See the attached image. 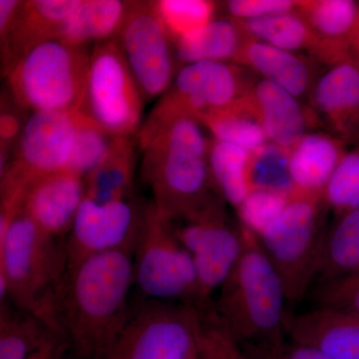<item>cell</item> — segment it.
<instances>
[{
    "mask_svg": "<svg viewBox=\"0 0 359 359\" xmlns=\"http://www.w3.org/2000/svg\"><path fill=\"white\" fill-rule=\"evenodd\" d=\"M205 132L193 116L157 104L136 135L142 181L156 210L170 221L223 199L212 181Z\"/></svg>",
    "mask_w": 359,
    "mask_h": 359,
    "instance_id": "obj_1",
    "label": "cell"
},
{
    "mask_svg": "<svg viewBox=\"0 0 359 359\" xmlns=\"http://www.w3.org/2000/svg\"><path fill=\"white\" fill-rule=\"evenodd\" d=\"M133 252L134 247L110 250L66 269L58 321L80 359H103L131 316Z\"/></svg>",
    "mask_w": 359,
    "mask_h": 359,
    "instance_id": "obj_2",
    "label": "cell"
},
{
    "mask_svg": "<svg viewBox=\"0 0 359 359\" xmlns=\"http://www.w3.org/2000/svg\"><path fill=\"white\" fill-rule=\"evenodd\" d=\"M65 273V245L22 212L0 237V302L8 301L63 335L57 299Z\"/></svg>",
    "mask_w": 359,
    "mask_h": 359,
    "instance_id": "obj_3",
    "label": "cell"
},
{
    "mask_svg": "<svg viewBox=\"0 0 359 359\" xmlns=\"http://www.w3.org/2000/svg\"><path fill=\"white\" fill-rule=\"evenodd\" d=\"M242 229L244 250L219 289L212 309L242 346L280 341L287 337L289 318L282 280L257 236L244 226Z\"/></svg>",
    "mask_w": 359,
    "mask_h": 359,
    "instance_id": "obj_4",
    "label": "cell"
},
{
    "mask_svg": "<svg viewBox=\"0 0 359 359\" xmlns=\"http://www.w3.org/2000/svg\"><path fill=\"white\" fill-rule=\"evenodd\" d=\"M90 55L59 39L35 47L6 73V89L27 112H76L83 106Z\"/></svg>",
    "mask_w": 359,
    "mask_h": 359,
    "instance_id": "obj_5",
    "label": "cell"
},
{
    "mask_svg": "<svg viewBox=\"0 0 359 359\" xmlns=\"http://www.w3.org/2000/svg\"><path fill=\"white\" fill-rule=\"evenodd\" d=\"M327 210L323 195L294 192L257 237L282 280L289 306L302 302L314 285Z\"/></svg>",
    "mask_w": 359,
    "mask_h": 359,
    "instance_id": "obj_6",
    "label": "cell"
},
{
    "mask_svg": "<svg viewBox=\"0 0 359 359\" xmlns=\"http://www.w3.org/2000/svg\"><path fill=\"white\" fill-rule=\"evenodd\" d=\"M134 285L146 301L195 302L197 275L192 257L173 226L148 201L133 252Z\"/></svg>",
    "mask_w": 359,
    "mask_h": 359,
    "instance_id": "obj_7",
    "label": "cell"
},
{
    "mask_svg": "<svg viewBox=\"0 0 359 359\" xmlns=\"http://www.w3.org/2000/svg\"><path fill=\"white\" fill-rule=\"evenodd\" d=\"M224 200L200 211L171 221L175 235L192 257L197 275L194 306L200 311L212 308V294L226 282L244 250V231L231 221Z\"/></svg>",
    "mask_w": 359,
    "mask_h": 359,
    "instance_id": "obj_8",
    "label": "cell"
},
{
    "mask_svg": "<svg viewBox=\"0 0 359 359\" xmlns=\"http://www.w3.org/2000/svg\"><path fill=\"white\" fill-rule=\"evenodd\" d=\"M200 320L192 304L146 301L132 311L103 359H195Z\"/></svg>",
    "mask_w": 359,
    "mask_h": 359,
    "instance_id": "obj_9",
    "label": "cell"
},
{
    "mask_svg": "<svg viewBox=\"0 0 359 359\" xmlns=\"http://www.w3.org/2000/svg\"><path fill=\"white\" fill-rule=\"evenodd\" d=\"M145 101L115 39L94 45L82 112L112 136L133 137Z\"/></svg>",
    "mask_w": 359,
    "mask_h": 359,
    "instance_id": "obj_10",
    "label": "cell"
},
{
    "mask_svg": "<svg viewBox=\"0 0 359 359\" xmlns=\"http://www.w3.org/2000/svg\"><path fill=\"white\" fill-rule=\"evenodd\" d=\"M78 113H30L8 164L0 172V185L28 192L39 179L67 171L74 147Z\"/></svg>",
    "mask_w": 359,
    "mask_h": 359,
    "instance_id": "obj_11",
    "label": "cell"
},
{
    "mask_svg": "<svg viewBox=\"0 0 359 359\" xmlns=\"http://www.w3.org/2000/svg\"><path fill=\"white\" fill-rule=\"evenodd\" d=\"M146 101L162 97L179 69L173 39L153 1H128L115 37Z\"/></svg>",
    "mask_w": 359,
    "mask_h": 359,
    "instance_id": "obj_12",
    "label": "cell"
},
{
    "mask_svg": "<svg viewBox=\"0 0 359 359\" xmlns=\"http://www.w3.org/2000/svg\"><path fill=\"white\" fill-rule=\"evenodd\" d=\"M257 77L233 62L201 61L181 66L158 105L201 120L244 98Z\"/></svg>",
    "mask_w": 359,
    "mask_h": 359,
    "instance_id": "obj_13",
    "label": "cell"
},
{
    "mask_svg": "<svg viewBox=\"0 0 359 359\" xmlns=\"http://www.w3.org/2000/svg\"><path fill=\"white\" fill-rule=\"evenodd\" d=\"M146 205L134 198L108 204L84 199L66 237V269L103 252L135 247Z\"/></svg>",
    "mask_w": 359,
    "mask_h": 359,
    "instance_id": "obj_14",
    "label": "cell"
},
{
    "mask_svg": "<svg viewBox=\"0 0 359 359\" xmlns=\"http://www.w3.org/2000/svg\"><path fill=\"white\" fill-rule=\"evenodd\" d=\"M308 101L330 133L346 142L359 138V65L353 59L321 70Z\"/></svg>",
    "mask_w": 359,
    "mask_h": 359,
    "instance_id": "obj_15",
    "label": "cell"
},
{
    "mask_svg": "<svg viewBox=\"0 0 359 359\" xmlns=\"http://www.w3.org/2000/svg\"><path fill=\"white\" fill-rule=\"evenodd\" d=\"M79 4L80 0L23 1L13 29L0 40L2 76L35 47L62 39L66 23Z\"/></svg>",
    "mask_w": 359,
    "mask_h": 359,
    "instance_id": "obj_16",
    "label": "cell"
},
{
    "mask_svg": "<svg viewBox=\"0 0 359 359\" xmlns=\"http://www.w3.org/2000/svg\"><path fill=\"white\" fill-rule=\"evenodd\" d=\"M297 13L316 39L313 58L327 67L353 59V40L359 16L354 0H301Z\"/></svg>",
    "mask_w": 359,
    "mask_h": 359,
    "instance_id": "obj_17",
    "label": "cell"
},
{
    "mask_svg": "<svg viewBox=\"0 0 359 359\" xmlns=\"http://www.w3.org/2000/svg\"><path fill=\"white\" fill-rule=\"evenodd\" d=\"M285 334L332 359H359V314L314 306L297 316L289 314Z\"/></svg>",
    "mask_w": 359,
    "mask_h": 359,
    "instance_id": "obj_18",
    "label": "cell"
},
{
    "mask_svg": "<svg viewBox=\"0 0 359 359\" xmlns=\"http://www.w3.org/2000/svg\"><path fill=\"white\" fill-rule=\"evenodd\" d=\"M84 198V179L69 171L58 172L30 187L23 212L45 233L62 238L72 229Z\"/></svg>",
    "mask_w": 359,
    "mask_h": 359,
    "instance_id": "obj_19",
    "label": "cell"
},
{
    "mask_svg": "<svg viewBox=\"0 0 359 359\" xmlns=\"http://www.w3.org/2000/svg\"><path fill=\"white\" fill-rule=\"evenodd\" d=\"M236 63L301 101L308 100L323 66L306 54L283 50L252 37L245 41Z\"/></svg>",
    "mask_w": 359,
    "mask_h": 359,
    "instance_id": "obj_20",
    "label": "cell"
},
{
    "mask_svg": "<svg viewBox=\"0 0 359 359\" xmlns=\"http://www.w3.org/2000/svg\"><path fill=\"white\" fill-rule=\"evenodd\" d=\"M269 142L290 149L313 127L318 119L309 106L278 85L257 78L250 91Z\"/></svg>",
    "mask_w": 359,
    "mask_h": 359,
    "instance_id": "obj_21",
    "label": "cell"
},
{
    "mask_svg": "<svg viewBox=\"0 0 359 359\" xmlns=\"http://www.w3.org/2000/svg\"><path fill=\"white\" fill-rule=\"evenodd\" d=\"M346 141L332 133L311 131L290 149L294 192L323 195L335 169L346 154Z\"/></svg>",
    "mask_w": 359,
    "mask_h": 359,
    "instance_id": "obj_22",
    "label": "cell"
},
{
    "mask_svg": "<svg viewBox=\"0 0 359 359\" xmlns=\"http://www.w3.org/2000/svg\"><path fill=\"white\" fill-rule=\"evenodd\" d=\"M115 137L102 160L84 177V199L108 204L133 198L138 142Z\"/></svg>",
    "mask_w": 359,
    "mask_h": 359,
    "instance_id": "obj_23",
    "label": "cell"
},
{
    "mask_svg": "<svg viewBox=\"0 0 359 359\" xmlns=\"http://www.w3.org/2000/svg\"><path fill=\"white\" fill-rule=\"evenodd\" d=\"M249 37L240 21L230 16L216 18L199 32L175 43L179 68L201 61L236 63Z\"/></svg>",
    "mask_w": 359,
    "mask_h": 359,
    "instance_id": "obj_24",
    "label": "cell"
},
{
    "mask_svg": "<svg viewBox=\"0 0 359 359\" xmlns=\"http://www.w3.org/2000/svg\"><path fill=\"white\" fill-rule=\"evenodd\" d=\"M359 273V210L337 217L325 231L314 285Z\"/></svg>",
    "mask_w": 359,
    "mask_h": 359,
    "instance_id": "obj_25",
    "label": "cell"
},
{
    "mask_svg": "<svg viewBox=\"0 0 359 359\" xmlns=\"http://www.w3.org/2000/svg\"><path fill=\"white\" fill-rule=\"evenodd\" d=\"M127 2L119 0H80L66 23L62 40L85 46L114 39L126 14Z\"/></svg>",
    "mask_w": 359,
    "mask_h": 359,
    "instance_id": "obj_26",
    "label": "cell"
},
{
    "mask_svg": "<svg viewBox=\"0 0 359 359\" xmlns=\"http://www.w3.org/2000/svg\"><path fill=\"white\" fill-rule=\"evenodd\" d=\"M209 162L219 196L237 210L252 191L250 151L211 137Z\"/></svg>",
    "mask_w": 359,
    "mask_h": 359,
    "instance_id": "obj_27",
    "label": "cell"
},
{
    "mask_svg": "<svg viewBox=\"0 0 359 359\" xmlns=\"http://www.w3.org/2000/svg\"><path fill=\"white\" fill-rule=\"evenodd\" d=\"M200 122L212 138L240 146L250 152L269 142L250 92L231 107L207 116Z\"/></svg>",
    "mask_w": 359,
    "mask_h": 359,
    "instance_id": "obj_28",
    "label": "cell"
},
{
    "mask_svg": "<svg viewBox=\"0 0 359 359\" xmlns=\"http://www.w3.org/2000/svg\"><path fill=\"white\" fill-rule=\"evenodd\" d=\"M240 22L252 39L283 50L304 53L313 57L316 39L308 23L297 9Z\"/></svg>",
    "mask_w": 359,
    "mask_h": 359,
    "instance_id": "obj_29",
    "label": "cell"
},
{
    "mask_svg": "<svg viewBox=\"0 0 359 359\" xmlns=\"http://www.w3.org/2000/svg\"><path fill=\"white\" fill-rule=\"evenodd\" d=\"M52 334L32 314L8 301L0 306V359H27Z\"/></svg>",
    "mask_w": 359,
    "mask_h": 359,
    "instance_id": "obj_30",
    "label": "cell"
},
{
    "mask_svg": "<svg viewBox=\"0 0 359 359\" xmlns=\"http://www.w3.org/2000/svg\"><path fill=\"white\" fill-rule=\"evenodd\" d=\"M153 4L174 43L199 32L218 13L217 2L210 0H158Z\"/></svg>",
    "mask_w": 359,
    "mask_h": 359,
    "instance_id": "obj_31",
    "label": "cell"
},
{
    "mask_svg": "<svg viewBox=\"0 0 359 359\" xmlns=\"http://www.w3.org/2000/svg\"><path fill=\"white\" fill-rule=\"evenodd\" d=\"M250 178L252 190L268 189L292 195L290 149L268 142L250 152Z\"/></svg>",
    "mask_w": 359,
    "mask_h": 359,
    "instance_id": "obj_32",
    "label": "cell"
},
{
    "mask_svg": "<svg viewBox=\"0 0 359 359\" xmlns=\"http://www.w3.org/2000/svg\"><path fill=\"white\" fill-rule=\"evenodd\" d=\"M115 137L81 110L78 113L74 147L67 171L84 177L103 159Z\"/></svg>",
    "mask_w": 359,
    "mask_h": 359,
    "instance_id": "obj_33",
    "label": "cell"
},
{
    "mask_svg": "<svg viewBox=\"0 0 359 359\" xmlns=\"http://www.w3.org/2000/svg\"><path fill=\"white\" fill-rule=\"evenodd\" d=\"M332 174L323 197L335 217L359 210V138Z\"/></svg>",
    "mask_w": 359,
    "mask_h": 359,
    "instance_id": "obj_34",
    "label": "cell"
},
{
    "mask_svg": "<svg viewBox=\"0 0 359 359\" xmlns=\"http://www.w3.org/2000/svg\"><path fill=\"white\" fill-rule=\"evenodd\" d=\"M200 313V327L196 341L197 359H250L212 306Z\"/></svg>",
    "mask_w": 359,
    "mask_h": 359,
    "instance_id": "obj_35",
    "label": "cell"
},
{
    "mask_svg": "<svg viewBox=\"0 0 359 359\" xmlns=\"http://www.w3.org/2000/svg\"><path fill=\"white\" fill-rule=\"evenodd\" d=\"M290 196L268 189H252L238 208V222L257 237L283 212Z\"/></svg>",
    "mask_w": 359,
    "mask_h": 359,
    "instance_id": "obj_36",
    "label": "cell"
},
{
    "mask_svg": "<svg viewBox=\"0 0 359 359\" xmlns=\"http://www.w3.org/2000/svg\"><path fill=\"white\" fill-rule=\"evenodd\" d=\"M313 292L316 306L359 314V273L316 285Z\"/></svg>",
    "mask_w": 359,
    "mask_h": 359,
    "instance_id": "obj_37",
    "label": "cell"
},
{
    "mask_svg": "<svg viewBox=\"0 0 359 359\" xmlns=\"http://www.w3.org/2000/svg\"><path fill=\"white\" fill-rule=\"evenodd\" d=\"M27 111L14 101L9 92H2L0 109V172L4 171L27 121Z\"/></svg>",
    "mask_w": 359,
    "mask_h": 359,
    "instance_id": "obj_38",
    "label": "cell"
},
{
    "mask_svg": "<svg viewBox=\"0 0 359 359\" xmlns=\"http://www.w3.org/2000/svg\"><path fill=\"white\" fill-rule=\"evenodd\" d=\"M242 347L250 359H332L318 349L287 337L280 341L243 344Z\"/></svg>",
    "mask_w": 359,
    "mask_h": 359,
    "instance_id": "obj_39",
    "label": "cell"
},
{
    "mask_svg": "<svg viewBox=\"0 0 359 359\" xmlns=\"http://www.w3.org/2000/svg\"><path fill=\"white\" fill-rule=\"evenodd\" d=\"M294 0H230L224 2L228 16L240 21L259 20L297 8Z\"/></svg>",
    "mask_w": 359,
    "mask_h": 359,
    "instance_id": "obj_40",
    "label": "cell"
},
{
    "mask_svg": "<svg viewBox=\"0 0 359 359\" xmlns=\"http://www.w3.org/2000/svg\"><path fill=\"white\" fill-rule=\"evenodd\" d=\"M67 342L63 335L52 334L27 359H63Z\"/></svg>",
    "mask_w": 359,
    "mask_h": 359,
    "instance_id": "obj_41",
    "label": "cell"
},
{
    "mask_svg": "<svg viewBox=\"0 0 359 359\" xmlns=\"http://www.w3.org/2000/svg\"><path fill=\"white\" fill-rule=\"evenodd\" d=\"M23 1L0 0V40L6 39L20 15Z\"/></svg>",
    "mask_w": 359,
    "mask_h": 359,
    "instance_id": "obj_42",
    "label": "cell"
},
{
    "mask_svg": "<svg viewBox=\"0 0 359 359\" xmlns=\"http://www.w3.org/2000/svg\"><path fill=\"white\" fill-rule=\"evenodd\" d=\"M353 59L359 65V16L353 40Z\"/></svg>",
    "mask_w": 359,
    "mask_h": 359,
    "instance_id": "obj_43",
    "label": "cell"
},
{
    "mask_svg": "<svg viewBox=\"0 0 359 359\" xmlns=\"http://www.w3.org/2000/svg\"><path fill=\"white\" fill-rule=\"evenodd\" d=\"M195 359H197V354H196V358H195Z\"/></svg>",
    "mask_w": 359,
    "mask_h": 359,
    "instance_id": "obj_44",
    "label": "cell"
}]
</instances>
